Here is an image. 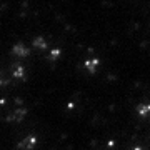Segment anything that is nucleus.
<instances>
[{"instance_id":"f257e3e1","label":"nucleus","mask_w":150,"mask_h":150,"mask_svg":"<svg viewBox=\"0 0 150 150\" xmlns=\"http://www.w3.org/2000/svg\"><path fill=\"white\" fill-rule=\"evenodd\" d=\"M132 150H145V149H142V147H134Z\"/></svg>"},{"instance_id":"f03ea898","label":"nucleus","mask_w":150,"mask_h":150,"mask_svg":"<svg viewBox=\"0 0 150 150\" xmlns=\"http://www.w3.org/2000/svg\"><path fill=\"white\" fill-rule=\"evenodd\" d=\"M0 83H2V79H0Z\"/></svg>"}]
</instances>
